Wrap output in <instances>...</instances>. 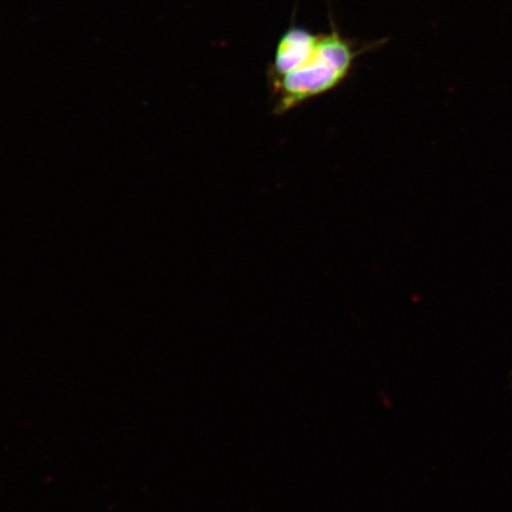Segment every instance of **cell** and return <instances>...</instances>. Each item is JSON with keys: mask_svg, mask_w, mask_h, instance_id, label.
Masks as SVG:
<instances>
[{"mask_svg": "<svg viewBox=\"0 0 512 512\" xmlns=\"http://www.w3.org/2000/svg\"><path fill=\"white\" fill-rule=\"evenodd\" d=\"M367 50L369 46L361 47L343 36L331 22L330 30L320 34L315 53L302 67L268 80L273 113L287 114L307 101L335 91L349 78L356 60Z\"/></svg>", "mask_w": 512, "mask_h": 512, "instance_id": "1", "label": "cell"}, {"mask_svg": "<svg viewBox=\"0 0 512 512\" xmlns=\"http://www.w3.org/2000/svg\"><path fill=\"white\" fill-rule=\"evenodd\" d=\"M320 34L293 24L279 38L274 56L267 70L268 80L280 78L302 67L317 48Z\"/></svg>", "mask_w": 512, "mask_h": 512, "instance_id": "2", "label": "cell"}]
</instances>
